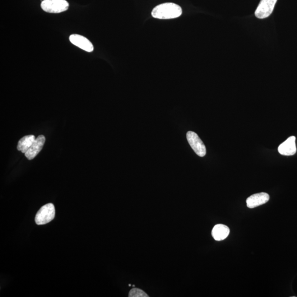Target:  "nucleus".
<instances>
[{
	"label": "nucleus",
	"mask_w": 297,
	"mask_h": 297,
	"mask_svg": "<svg viewBox=\"0 0 297 297\" xmlns=\"http://www.w3.org/2000/svg\"><path fill=\"white\" fill-rule=\"evenodd\" d=\"M187 139L189 145L197 155L201 157H204L206 155V147L197 133L192 131L188 132Z\"/></svg>",
	"instance_id": "4"
},
{
	"label": "nucleus",
	"mask_w": 297,
	"mask_h": 297,
	"mask_svg": "<svg viewBox=\"0 0 297 297\" xmlns=\"http://www.w3.org/2000/svg\"><path fill=\"white\" fill-rule=\"evenodd\" d=\"M55 216V208L54 204L49 203L40 208L35 216L37 225H42L52 221Z\"/></svg>",
	"instance_id": "3"
},
{
	"label": "nucleus",
	"mask_w": 297,
	"mask_h": 297,
	"mask_svg": "<svg viewBox=\"0 0 297 297\" xmlns=\"http://www.w3.org/2000/svg\"><path fill=\"white\" fill-rule=\"evenodd\" d=\"M41 7L46 12L59 13L68 10L69 3L66 0H44Z\"/></svg>",
	"instance_id": "2"
},
{
	"label": "nucleus",
	"mask_w": 297,
	"mask_h": 297,
	"mask_svg": "<svg viewBox=\"0 0 297 297\" xmlns=\"http://www.w3.org/2000/svg\"><path fill=\"white\" fill-rule=\"evenodd\" d=\"M34 135L26 136L22 138L18 143L17 150L22 153H25L29 150L32 144L35 141Z\"/></svg>",
	"instance_id": "11"
},
{
	"label": "nucleus",
	"mask_w": 297,
	"mask_h": 297,
	"mask_svg": "<svg viewBox=\"0 0 297 297\" xmlns=\"http://www.w3.org/2000/svg\"><path fill=\"white\" fill-rule=\"evenodd\" d=\"M269 199H270L269 195L262 192L252 195L247 199L246 203L248 208H253L267 203Z\"/></svg>",
	"instance_id": "9"
},
{
	"label": "nucleus",
	"mask_w": 297,
	"mask_h": 297,
	"mask_svg": "<svg viewBox=\"0 0 297 297\" xmlns=\"http://www.w3.org/2000/svg\"><path fill=\"white\" fill-rule=\"evenodd\" d=\"M182 10L177 4L164 3L156 6L151 12L153 17L161 20L174 19L180 16Z\"/></svg>",
	"instance_id": "1"
},
{
	"label": "nucleus",
	"mask_w": 297,
	"mask_h": 297,
	"mask_svg": "<svg viewBox=\"0 0 297 297\" xmlns=\"http://www.w3.org/2000/svg\"><path fill=\"white\" fill-rule=\"evenodd\" d=\"M278 151L282 155L291 156L296 154L297 148L296 146V137L292 136L281 144L278 147Z\"/></svg>",
	"instance_id": "8"
},
{
	"label": "nucleus",
	"mask_w": 297,
	"mask_h": 297,
	"mask_svg": "<svg viewBox=\"0 0 297 297\" xmlns=\"http://www.w3.org/2000/svg\"><path fill=\"white\" fill-rule=\"evenodd\" d=\"M45 142V137L43 135H40L36 138L31 147L25 153L27 158L30 160L35 158V156L42 150Z\"/></svg>",
	"instance_id": "7"
},
{
	"label": "nucleus",
	"mask_w": 297,
	"mask_h": 297,
	"mask_svg": "<svg viewBox=\"0 0 297 297\" xmlns=\"http://www.w3.org/2000/svg\"><path fill=\"white\" fill-rule=\"evenodd\" d=\"M72 44L88 53L93 52L94 46L90 41L85 37L78 34H72L69 36Z\"/></svg>",
	"instance_id": "6"
},
{
	"label": "nucleus",
	"mask_w": 297,
	"mask_h": 297,
	"mask_svg": "<svg viewBox=\"0 0 297 297\" xmlns=\"http://www.w3.org/2000/svg\"><path fill=\"white\" fill-rule=\"evenodd\" d=\"M230 234V229L225 225L218 224L213 227L212 230L213 238L217 241L226 239Z\"/></svg>",
	"instance_id": "10"
},
{
	"label": "nucleus",
	"mask_w": 297,
	"mask_h": 297,
	"mask_svg": "<svg viewBox=\"0 0 297 297\" xmlns=\"http://www.w3.org/2000/svg\"><path fill=\"white\" fill-rule=\"evenodd\" d=\"M129 297H148V296L146 293L145 292L139 289H133L129 292Z\"/></svg>",
	"instance_id": "12"
},
{
	"label": "nucleus",
	"mask_w": 297,
	"mask_h": 297,
	"mask_svg": "<svg viewBox=\"0 0 297 297\" xmlns=\"http://www.w3.org/2000/svg\"><path fill=\"white\" fill-rule=\"evenodd\" d=\"M277 0H261L255 15L259 19H264L271 15Z\"/></svg>",
	"instance_id": "5"
}]
</instances>
